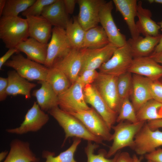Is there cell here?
Listing matches in <instances>:
<instances>
[{
  "label": "cell",
  "instance_id": "1",
  "mask_svg": "<svg viewBox=\"0 0 162 162\" xmlns=\"http://www.w3.org/2000/svg\"><path fill=\"white\" fill-rule=\"evenodd\" d=\"M48 112L64 131L65 136L62 146L68 138L71 137L94 142L98 144L103 143V140L92 134L79 120L62 110L58 106L52 108Z\"/></svg>",
  "mask_w": 162,
  "mask_h": 162
},
{
  "label": "cell",
  "instance_id": "2",
  "mask_svg": "<svg viewBox=\"0 0 162 162\" xmlns=\"http://www.w3.org/2000/svg\"><path fill=\"white\" fill-rule=\"evenodd\" d=\"M26 20L19 16H2L0 19V38L6 48H15L28 38Z\"/></svg>",
  "mask_w": 162,
  "mask_h": 162
},
{
  "label": "cell",
  "instance_id": "3",
  "mask_svg": "<svg viewBox=\"0 0 162 162\" xmlns=\"http://www.w3.org/2000/svg\"><path fill=\"white\" fill-rule=\"evenodd\" d=\"M146 122L131 123L125 121L113 125L111 128L114 131L113 142L107 152L106 157H111L124 148L128 147L131 148L134 145L135 136Z\"/></svg>",
  "mask_w": 162,
  "mask_h": 162
},
{
  "label": "cell",
  "instance_id": "4",
  "mask_svg": "<svg viewBox=\"0 0 162 162\" xmlns=\"http://www.w3.org/2000/svg\"><path fill=\"white\" fill-rule=\"evenodd\" d=\"M4 65L13 68L28 81H46L49 68L25 57L19 53L13 55Z\"/></svg>",
  "mask_w": 162,
  "mask_h": 162
},
{
  "label": "cell",
  "instance_id": "5",
  "mask_svg": "<svg viewBox=\"0 0 162 162\" xmlns=\"http://www.w3.org/2000/svg\"><path fill=\"white\" fill-rule=\"evenodd\" d=\"M68 113L79 120L94 135L103 140H112V134L110 132L111 129L102 117L92 107L86 110H73Z\"/></svg>",
  "mask_w": 162,
  "mask_h": 162
},
{
  "label": "cell",
  "instance_id": "6",
  "mask_svg": "<svg viewBox=\"0 0 162 162\" xmlns=\"http://www.w3.org/2000/svg\"><path fill=\"white\" fill-rule=\"evenodd\" d=\"M162 146V131L153 130L146 122L135 136L131 148L138 155L143 156Z\"/></svg>",
  "mask_w": 162,
  "mask_h": 162
},
{
  "label": "cell",
  "instance_id": "7",
  "mask_svg": "<svg viewBox=\"0 0 162 162\" xmlns=\"http://www.w3.org/2000/svg\"><path fill=\"white\" fill-rule=\"evenodd\" d=\"M73 48L64 28L54 27L50 40L48 44L46 58L44 65L52 68L55 62L67 54Z\"/></svg>",
  "mask_w": 162,
  "mask_h": 162
},
{
  "label": "cell",
  "instance_id": "8",
  "mask_svg": "<svg viewBox=\"0 0 162 162\" xmlns=\"http://www.w3.org/2000/svg\"><path fill=\"white\" fill-rule=\"evenodd\" d=\"M133 58L127 43L117 48L111 57L99 68V72L118 76L128 71Z\"/></svg>",
  "mask_w": 162,
  "mask_h": 162
},
{
  "label": "cell",
  "instance_id": "9",
  "mask_svg": "<svg viewBox=\"0 0 162 162\" xmlns=\"http://www.w3.org/2000/svg\"><path fill=\"white\" fill-rule=\"evenodd\" d=\"M117 77L99 72L92 84L110 108L118 114L121 101L117 90Z\"/></svg>",
  "mask_w": 162,
  "mask_h": 162
},
{
  "label": "cell",
  "instance_id": "10",
  "mask_svg": "<svg viewBox=\"0 0 162 162\" xmlns=\"http://www.w3.org/2000/svg\"><path fill=\"white\" fill-rule=\"evenodd\" d=\"M49 119L48 115L41 109L37 102H34L27 111L20 126L6 129V131L10 134L17 135L37 132L47 123Z\"/></svg>",
  "mask_w": 162,
  "mask_h": 162
},
{
  "label": "cell",
  "instance_id": "11",
  "mask_svg": "<svg viewBox=\"0 0 162 162\" xmlns=\"http://www.w3.org/2000/svg\"><path fill=\"white\" fill-rule=\"evenodd\" d=\"M84 87L77 79L66 91L58 96L59 107L66 112L76 109H89L90 107L85 99Z\"/></svg>",
  "mask_w": 162,
  "mask_h": 162
},
{
  "label": "cell",
  "instance_id": "12",
  "mask_svg": "<svg viewBox=\"0 0 162 162\" xmlns=\"http://www.w3.org/2000/svg\"><path fill=\"white\" fill-rule=\"evenodd\" d=\"M113 4L112 1H105L102 5L99 12V22L110 43L118 47L126 44L127 40L125 35L118 29L113 20L112 14Z\"/></svg>",
  "mask_w": 162,
  "mask_h": 162
},
{
  "label": "cell",
  "instance_id": "13",
  "mask_svg": "<svg viewBox=\"0 0 162 162\" xmlns=\"http://www.w3.org/2000/svg\"><path fill=\"white\" fill-rule=\"evenodd\" d=\"M83 91L86 103L92 106L111 129L116 122L117 113L110 108L92 84L86 85Z\"/></svg>",
  "mask_w": 162,
  "mask_h": 162
},
{
  "label": "cell",
  "instance_id": "14",
  "mask_svg": "<svg viewBox=\"0 0 162 162\" xmlns=\"http://www.w3.org/2000/svg\"><path fill=\"white\" fill-rule=\"evenodd\" d=\"M117 48L110 43L100 48L81 49L82 61L80 73L86 70L99 69L111 57Z\"/></svg>",
  "mask_w": 162,
  "mask_h": 162
},
{
  "label": "cell",
  "instance_id": "15",
  "mask_svg": "<svg viewBox=\"0 0 162 162\" xmlns=\"http://www.w3.org/2000/svg\"><path fill=\"white\" fill-rule=\"evenodd\" d=\"M106 1L103 0H77L79 11L77 19L86 31L98 26L100 8Z\"/></svg>",
  "mask_w": 162,
  "mask_h": 162
},
{
  "label": "cell",
  "instance_id": "16",
  "mask_svg": "<svg viewBox=\"0 0 162 162\" xmlns=\"http://www.w3.org/2000/svg\"><path fill=\"white\" fill-rule=\"evenodd\" d=\"M82 61L81 49L73 48L66 55L56 60L52 67L62 71L72 84L78 77L82 68Z\"/></svg>",
  "mask_w": 162,
  "mask_h": 162
},
{
  "label": "cell",
  "instance_id": "17",
  "mask_svg": "<svg viewBox=\"0 0 162 162\" xmlns=\"http://www.w3.org/2000/svg\"><path fill=\"white\" fill-rule=\"evenodd\" d=\"M128 71L152 81L162 77V65L149 56L134 58Z\"/></svg>",
  "mask_w": 162,
  "mask_h": 162
},
{
  "label": "cell",
  "instance_id": "18",
  "mask_svg": "<svg viewBox=\"0 0 162 162\" xmlns=\"http://www.w3.org/2000/svg\"><path fill=\"white\" fill-rule=\"evenodd\" d=\"M151 81L146 77L132 74V86L130 96L136 112L147 101L153 99L150 90Z\"/></svg>",
  "mask_w": 162,
  "mask_h": 162
},
{
  "label": "cell",
  "instance_id": "19",
  "mask_svg": "<svg viewBox=\"0 0 162 162\" xmlns=\"http://www.w3.org/2000/svg\"><path fill=\"white\" fill-rule=\"evenodd\" d=\"M29 36L44 44H48L51 38L52 26L42 15L26 17Z\"/></svg>",
  "mask_w": 162,
  "mask_h": 162
},
{
  "label": "cell",
  "instance_id": "20",
  "mask_svg": "<svg viewBox=\"0 0 162 162\" xmlns=\"http://www.w3.org/2000/svg\"><path fill=\"white\" fill-rule=\"evenodd\" d=\"M39 160L28 142L16 139L11 142L10 150L3 162H39Z\"/></svg>",
  "mask_w": 162,
  "mask_h": 162
},
{
  "label": "cell",
  "instance_id": "21",
  "mask_svg": "<svg viewBox=\"0 0 162 162\" xmlns=\"http://www.w3.org/2000/svg\"><path fill=\"white\" fill-rule=\"evenodd\" d=\"M117 11L122 16L130 32L131 38L140 36L137 29L135 18L136 16L137 3L136 0H113Z\"/></svg>",
  "mask_w": 162,
  "mask_h": 162
},
{
  "label": "cell",
  "instance_id": "22",
  "mask_svg": "<svg viewBox=\"0 0 162 162\" xmlns=\"http://www.w3.org/2000/svg\"><path fill=\"white\" fill-rule=\"evenodd\" d=\"M48 44L41 43L29 38L18 44L16 48L18 53H25L29 59L44 65L47 56Z\"/></svg>",
  "mask_w": 162,
  "mask_h": 162
},
{
  "label": "cell",
  "instance_id": "23",
  "mask_svg": "<svg viewBox=\"0 0 162 162\" xmlns=\"http://www.w3.org/2000/svg\"><path fill=\"white\" fill-rule=\"evenodd\" d=\"M162 36V34L156 36H140L136 39L127 40L134 58L148 56L153 52Z\"/></svg>",
  "mask_w": 162,
  "mask_h": 162
},
{
  "label": "cell",
  "instance_id": "24",
  "mask_svg": "<svg viewBox=\"0 0 162 162\" xmlns=\"http://www.w3.org/2000/svg\"><path fill=\"white\" fill-rule=\"evenodd\" d=\"M152 14L150 10L144 8L141 1L137 2L136 16L138 20L136 23L137 29L140 34L145 36H156L160 34L159 25L152 19Z\"/></svg>",
  "mask_w": 162,
  "mask_h": 162
},
{
  "label": "cell",
  "instance_id": "25",
  "mask_svg": "<svg viewBox=\"0 0 162 162\" xmlns=\"http://www.w3.org/2000/svg\"><path fill=\"white\" fill-rule=\"evenodd\" d=\"M41 15L52 26L64 29L70 20L63 0H56L54 3L46 6Z\"/></svg>",
  "mask_w": 162,
  "mask_h": 162
},
{
  "label": "cell",
  "instance_id": "26",
  "mask_svg": "<svg viewBox=\"0 0 162 162\" xmlns=\"http://www.w3.org/2000/svg\"><path fill=\"white\" fill-rule=\"evenodd\" d=\"M8 76L7 96L21 94L24 96L26 99L31 98V91L36 86V84L30 82L15 70L8 71Z\"/></svg>",
  "mask_w": 162,
  "mask_h": 162
},
{
  "label": "cell",
  "instance_id": "27",
  "mask_svg": "<svg viewBox=\"0 0 162 162\" xmlns=\"http://www.w3.org/2000/svg\"><path fill=\"white\" fill-rule=\"evenodd\" d=\"M40 87L34 90L32 95L35 97L37 102L41 109L47 111L58 106V96L50 85L46 81H39Z\"/></svg>",
  "mask_w": 162,
  "mask_h": 162
},
{
  "label": "cell",
  "instance_id": "28",
  "mask_svg": "<svg viewBox=\"0 0 162 162\" xmlns=\"http://www.w3.org/2000/svg\"><path fill=\"white\" fill-rule=\"evenodd\" d=\"M110 43L102 27L98 26L86 31L82 48H99Z\"/></svg>",
  "mask_w": 162,
  "mask_h": 162
},
{
  "label": "cell",
  "instance_id": "29",
  "mask_svg": "<svg viewBox=\"0 0 162 162\" xmlns=\"http://www.w3.org/2000/svg\"><path fill=\"white\" fill-rule=\"evenodd\" d=\"M46 81L58 96L66 91L72 84L62 71L54 67L49 68Z\"/></svg>",
  "mask_w": 162,
  "mask_h": 162
},
{
  "label": "cell",
  "instance_id": "30",
  "mask_svg": "<svg viewBox=\"0 0 162 162\" xmlns=\"http://www.w3.org/2000/svg\"><path fill=\"white\" fill-rule=\"evenodd\" d=\"M65 29L73 47L82 49L86 31L79 22L76 17L70 19Z\"/></svg>",
  "mask_w": 162,
  "mask_h": 162
},
{
  "label": "cell",
  "instance_id": "31",
  "mask_svg": "<svg viewBox=\"0 0 162 162\" xmlns=\"http://www.w3.org/2000/svg\"><path fill=\"white\" fill-rule=\"evenodd\" d=\"M138 121L146 122L162 118V103L152 99L136 112Z\"/></svg>",
  "mask_w": 162,
  "mask_h": 162
},
{
  "label": "cell",
  "instance_id": "32",
  "mask_svg": "<svg viewBox=\"0 0 162 162\" xmlns=\"http://www.w3.org/2000/svg\"><path fill=\"white\" fill-rule=\"evenodd\" d=\"M81 142V139L74 137L72 145L66 150L55 156L54 152L47 150L43 151L42 156L45 162H77L74 158V154Z\"/></svg>",
  "mask_w": 162,
  "mask_h": 162
},
{
  "label": "cell",
  "instance_id": "33",
  "mask_svg": "<svg viewBox=\"0 0 162 162\" xmlns=\"http://www.w3.org/2000/svg\"><path fill=\"white\" fill-rule=\"evenodd\" d=\"M36 0H6L2 16H17L31 6Z\"/></svg>",
  "mask_w": 162,
  "mask_h": 162
},
{
  "label": "cell",
  "instance_id": "34",
  "mask_svg": "<svg viewBox=\"0 0 162 162\" xmlns=\"http://www.w3.org/2000/svg\"><path fill=\"white\" fill-rule=\"evenodd\" d=\"M125 121L131 123L138 122L136 111L129 98H125L121 101L116 120L118 123Z\"/></svg>",
  "mask_w": 162,
  "mask_h": 162
},
{
  "label": "cell",
  "instance_id": "35",
  "mask_svg": "<svg viewBox=\"0 0 162 162\" xmlns=\"http://www.w3.org/2000/svg\"><path fill=\"white\" fill-rule=\"evenodd\" d=\"M99 147L98 144H92V141H88L87 145L85 148V151L87 157V162H116L118 158L119 152L114 155L112 159L106 157L107 152L101 149L98 151V154H94L95 149Z\"/></svg>",
  "mask_w": 162,
  "mask_h": 162
},
{
  "label": "cell",
  "instance_id": "36",
  "mask_svg": "<svg viewBox=\"0 0 162 162\" xmlns=\"http://www.w3.org/2000/svg\"><path fill=\"white\" fill-rule=\"evenodd\" d=\"M132 86V74L128 71L118 76L117 80L118 93L121 101L130 96Z\"/></svg>",
  "mask_w": 162,
  "mask_h": 162
},
{
  "label": "cell",
  "instance_id": "37",
  "mask_svg": "<svg viewBox=\"0 0 162 162\" xmlns=\"http://www.w3.org/2000/svg\"><path fill=\"white\" fill-rule=\"evenodd\" d=\"M56 0H36L34 3L22 13L26 17L28 16H39L41 15L45 7L54 3Z\"/></svg>",
  "mask_w": 162,
  "mask_h": 162
},
{
  "label": "cell",
  "instance_id": "38",
  "mask_svg": "<svg viewBox=\"0 0 162 162\" xmlns=\"http://www.w3.org/2000/svg\"><path fill=\"white\" fill-rule=\"evenodd\" d=\"M99 73L96 70H86L80 73L77 79L84 86L92 84L98 77Z\"/></svg>",
  "mask_w": 162,
  "mask_h": 162
},
{
  "label": "cell",
  "instance_id": "39",
  "mask_svg": "<svg viewBox=\"0 0 162 162\" xmlns=\"http://www.w3.org/2000/svg\"><path fill=\"white\" fill-rule=\"evenodd\" d=\"M150 90L152 99L162 103V82L151 80Z\"/></svg>",
  "mask_w": 162,
  "mask_h": 162
},
{
  "label": "cell",
  "instance_id": "40",
  "mask_svg": "<svg viewBox=\"0 0 162 162\" xmlns=\"http://www.w3.org/2000/svg\"><path fill=\"white\" fill-rule=\"evenodd\" d=\"M138 158L135 154L132 157L128 152H119L116 162H137Z\"/></svg>",
  "mask_w": 162,
  "mask_h": 162
},
{
  "label": "cell",
  "instance_id": "41",
  "mask_svg": "<svg viewBox=\"0 0 162 162\" xmlns=\"http://www.w3.org/2000/svg\"><path fill=\"white\" fill-rule=\"evenodd\" d=\"M147 160H150L154 162H162V149H157L152 152L145 155Z\"/></svg>",
  "mask_w": 162,
  "mask_h": 162
},
{
  "label": "cell",
  "instance_id": "42",
  "mask_svg": "<svg viewBox=\"0 0 162 162\" xmlns=\"http://www.w3.org/2000/svg\"><path fill=\"white\" fill-rule=\"evenodd\" d=\"M8 86V78L0 77V101L4 100L7 95L6 93Z\"/></svg>",
  "mask_w": 162,
  "mask_h": 162
},
{
  "label": "cell",
  "instance_id": "43",
  "mask_svg": "<svg viewBox=\"0 0 162 162\" xmlns=\"http://www.w3.org/2000/svg\"><path fill=\"white\" fill-rule=\"evenodd\" d=\"M15 53H18V50L16 48L8 49V51L0 58V69L1 70L2 66Z\"/></svg>",
  "mask_w": 162,
  "mask_h": 162
},
{
  "label": "cell",
  "instance_id": "44",
  "mask_svg": "<svg viewBox=\"0 0 162 162\" xmlns=\"http://www.w3.org/2000/svg\"><path fill=\"white\" fill-rule=\"evenodd\" d=\"M66 10L69 14H72L74 12L77 0H63Z\"/></svg>",
  "mask_w": 162,
  "mask_h": 162
},
{
  "label": "cell",
  "instance_id": "45",
  "mask_svg": "<svg viewBox=\"0 0 162 162\" xmlns=\"http://www.w3.org/2000/svg\"><path fill=\"white\" fill-rule=\"evenodd\" d=\"M149 127L153 130L162 128V118L147 121Z\"/></svg>",
  "mask_w": 162,
  "mask_h": 162
},
{
  "label": "cell",
  "instance_id": "46",
  "mask_svg": "<svg viewBox=\"0 0 162 162\" xmlns=\"http://www.w3.org/2000/svg\"><path fill=\"white\" fill-rule=\"evenodd\" d=\"M149 56L162 65V52L158 53H152Z\"/></svg>",
  "mask_w": 162,
  "mask_h": 162
},
{
  "label": "cell",
  "instance_id": "47",
  "mask_svg": "<svg viewBox=\"0 0 162 162\" xmlns=\"http://www.w3.org/2000/svg\"><path fill=\"white\" fill-rule=\"evenodd\" d=\"M161 52H162V36L152 53H158Z\"/></svg>",
  "mask_w": 162,
  "mask_h": 162
},
{
  "label": "cell",
  "instance_id": "48",
  "mask_svg": "<svg viewBox=\"0 0 162 162\" xmlns=\"http://www.w3.org/2000/svg\"><path fill=\"white\" fill-rule=\"evenodd\" d=\"M6 0H0V16H2V14Z\"/></svg>",
  "mask_w": 162,
  "mask_h": 162
},
{
  "label": "cell",
  "instance_id": "49",
  "mask_svg": "<svg viewBox=\"0 0 162 162\" xmlns=\"http://www.w3.org/2000/svg\"><path fill=\"white\" fill-rule=\"evenodd\" d=\"M8 152V151H5L2 152L0 153V161H2L4 159L6 158L7 156Z\"/></svg>",
  "mask_w": 162,
  "mask_h": 162
},
{
  "label": "cell",
  "instance_id": "50",
  "mask_svg": "<svg viewBox=\"0 0 162 162\" xmlns=\"http://www.w3.org/2000/svg\"><path fill=\"white\" fill-rule=\"evenodd\" d=\"M148 1L150 3H156L162 4V0H149Z\"/></svg>",
  "mask_w": 162,
  "mask_h": 162
},
{
  "label": "cell",
  "instance_id": "51",
  "mask_svg": "<svg viewBox=\"0 0 162 162\" xmlns=\"http://www.w3.org/2000/svg\"><path fill=\"white\" fill-rule=\"evenodd\" d=\"M142 158V156H141V157L139 158H138L137 162H141Z\"/></svg>",
  "mask_w": 162,
  "mask_h": 162
},
{
  "label": "cell",
  "instance_id": "52",
  "mask_svg": "<svg viewBox=\"0 0 162 162\" xmlns=\"http://www.w3.org/2000/svg\"><path fill=\"white\" fill-rule=\"evenodd\" d=\"M158 24L159 25L160 28H162V21L158 23Z\"/></svg>",
  "mask_w": 162,
  "mask_h": 162
},
{
  "label": "cell",
  "instance_id": "53",
  "mask_svg": "<svg viewBox=\"0 0 162 162\" xmlns=\"http://www.w3.org/2000/svg\"><path fill=\"white\" fill-rule=\"evenodd\" d=\"M147 161H146V162H154V161L151 160H147Z\"/></svg>",
  "mask_w": 162,
  "mask_h": 162
}]
</instances>
